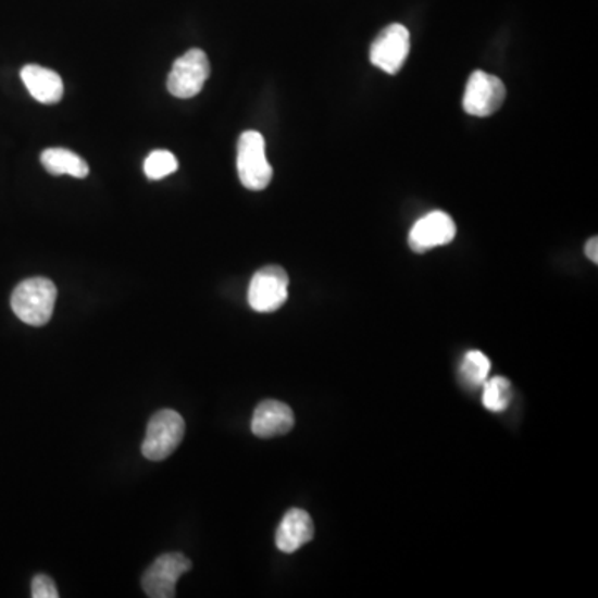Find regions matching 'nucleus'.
I'll return each mask as SVG.
<instances>
[{
  "label": "nucleus",
  "mask_w": 598,
  "mask_h": 598,
  "mask_svg": "<svg viewBox=\"0 0 598 598\" xmlns=\"http://www.w3.org/2000/svg\"><path fill=\"white\" fill-rule=\"evenodd\" d=\"M490 373V359L484 352L469 351L461 363V381L465 386L475 389L484 386Z\"/></svg>",
  "instance_id": "4468645a"
},
{
  "label": "nucleus",
  "mask_w": 598,
  "mask_h": 598,
  "mask_svg": "<svg viewBox=\"0 0 598 598\" xmlns=\"http://www.w3.org/2000/svg\"><path fill=\"white\" fill-rule=\"evenodd\" d=\"M238 166L239 182L248 190H264L272 184L273 169L266 159V145L260 132L248 130L241 134L238 140Z\"/></svg>",
  "instance_id": "7ed1b4c3"
},
{
  "label": "nucleus",
  "mask_w": 598,
  "mask_h": 598,
  "mask_svg": "<svg viewBox=\"0 0 598 598\" xmlns=\"http://www.w3.org/2000/svg\"><path fill=\"white\" fill-rule=\"evenodd\" d=\"M512 401V384L507 377L497 376L484 383V408L493 412H502Z\"/></svg>",
  "instance_id": "2eb2a0df"
},
{
  "label": "nucleus",
  "mask_w": 598,
  "mask_h": 598,
  "mask_svg": "<svg viewBox=\"0 0 598 598\" xmlns=\"http://www.w3.org/2000/svg\"><path fill=\"white\" fill-rule=\"evenodd\" d=\"M210 71L212 67L203 50H188L173 64L166 80L169 92L176 99H191L201 92L204 82L210 77Z\"/></svg>",
  "instance_id": "20e7f679"
},
{
  "label": "nucleus",
  "mask_w": 598,
  "mask_h": 598,
  "mask_svg": "<svg viewBox=\"0 0 598 598\" xmlns=\"http://www.w3.org/2000/svg\"><path fill=\"white\" fill-rule=\"evenodd\" d=\"M145 175L150 179H162L178 170V160L169 150H155L145 160Z\"/></svg>",
  "instance_id": "dca6fc26"
},
{
  "label": "nucleus",
  "mask_w": 598,
  "mask_h": 598,
  "mask_svg": "<svg viewBox=\"0 0 598 598\" xmlns=\"http://www.w3.org/2000/svg\"><path fill=\"white\" fill-rule=\"evenodd\" d=\"M585 254H587L588 260L591 261V263L597 264L598 263V239L597 236H594V238L588 239L587 247H585Z\"/></svg>",
  "instance_id": "a211bd4d"
},
{
  "label": "nucleus",
  "mask_w": 598,
  "mask_h": 598,
  "mask_svg": "<svg viewBox=\"0 0 598 598\" xmlns=\"http://www.w3.org/2000/svg\"><path fill=\"white\" fill-rule=\"evenodd\" d=\"M33 597L34 598H59L60 594L57 590L55 582L46 574H39L33 581Z\"/></svg>",
  "instance_id": "f3484780"
},
{
  "label": "nucleus",
  "mask_w": 598,
  "mask_h": 598,
  "mask_svg": "<svg viewBox=\"0 0 598 598\" xmlns=\"http://www.w3.org/2000/svg\"><path fill=\"white\" fill-rule=\"evenodd\" d=\"M314 537V524L311 515L303 509L286 512L276 531V547L282 552L292 553L311 543Z\"/></svg>",
  "instance_id": "9b49d317"
},
{
  "label": "nucleus",
  "mask_w": 598,
  "mask_h": 598,
  "mask_svg": "<svg viewBox=\"0 0 598 598\" xmlns=\"http://www.w3.org/2000/svg\"><path fill=\"white\" fill-rule=\"evenodd\" d=\"M292 427H295V414L285 402L267 399L254 409L253 419H251V431H253L254 436L261 437V439L285 436Z\"/></svg>",
  "instance_id": "9d476101"
},
{
  "label": "nucleus",
  "mask_w": 598,
  "mask_h": 598,
  "mask_svg": "<svg viewBox=\"0 0 598 598\" xmlns=\"http://www.w3.org/2000/svg\"><path fill=\"white\" fill-rule=\"evenodd\" d=\"M454 220L444 212H433L419 220L409 233V247L415 253H426L433 248L451 244L456 238Z\"/></svg>",
  "instance_id": "1a4fd4ad"
},
{
  "label": "nucleus",
  "mask_w": 598,
  "mask_h": 598,
  "mask_svg": "<svg viewBox=\"0 0 598 598\" xmlns=\"http://www.w3.org/2000/svg\"><path fill=\"white\" fill-rule=\"evenodd\" d=\"M411 49L409 30L401 24L387 25L371 46L370 59L374 67L386 74H398Z\"/></svg>",
  "instance_id": "6e6552de"
},
{
  "label": "nucleus",
  "mask_w": 598,
  "mask_h": 598,
  "mask_svg": "<svg viewBox=\"0 0 598 598\" xmlns=\"http://www.w3.org/2000/svg\"><path fill=\"white\" fill-rule=\"evenodd\" d=\"M191 571V560L184 553L169 552L160 556L148 566L141 577V588L150 598H172L176 595V584L182 575Z\"/></svg>",
  "instance_id": "423d86ee"
},
{
  "label": "nucleus",
  "mask_w": 598,
  "mask_h": 598,
  "mask_svg": "<svg viewBox=\"0 0 598 598\" xmlns=\"http://www.w3.org/2000/svg\"><path fill=\"white\" fill-rule=\"evenodd\" d=\"M288 273L282 266H264L254 273L248 288V303L258 313H275L288 299Z\"/></svg>",
  "instance_id": "39448f33"
},
{
  "label": "nucleus",
  "mask_w": 598,
  "mask_h": 598,
  "mask_svg": "<svg viewBox=\"0 0 598 598\" xmlns=\"http://www.w3.org/2000/svg\"><path fill=\"white\" fill-rule=\"evenodd\" d=\"M506 96V85L499 77L475 71L469 77L462 107L469 115L483 119V116L494 115L502 107Z\"/></svg>",
  "instance_id": "0eeeda50"
},
{
  "label": "nucleus",
  "mask_w": 598,
  "mask_h": 598,
  "mask_svg": "<svg viewBox=\"0 0 598 598\" xmlns=\"http://www.w3.org/2000/svg\"><path fill=\"white\" fill-rule=\"evenodd\" d=\"M57 301V286L49 278H30L12 292L11 307L22 323L43 326L49 323Z\"/></svg>",
  "instance_id": "f257e3e1"
},
{
  "label": "nucleus",
  "mask_w": 598,
  "mask_h": 598,
  "mask_svg": "<svg viewBox=\"0 0 598 598\" xmlns=\"http://www.w3.org/2000/svg\"><path fill=\"white\" fill-rule=\"evenodd\" d=\"M40 160L50 175H71L74 178L88 175L87 162L67 148H47Z\"/></svg>",
  "instance_id": "ddd939ff"
},
{
  "label": "nucleus",
  "mask_w": 598,
  "mask_h": 598,
  "mask_svg": "<svg viewBox=\"0 0 598 598\" xmlns=\"http://www.w3.org/2000/svg\"><path fill=\"white\" fill-rule=\"evenodd\" d=\"M22 82L37 102L52 105L64 96V82L57 72L40 65H25L21 71Z\"/></svg>",
  "instance_id": "f8f14e48"
},
{
  "label": "nucleus",
  "mask_w": 598,
  "mask_h": 598,
  "mask_svg": "<svg viewBox=\"0 0 598 598\" xmlns=\"http://www.w3.org/2000/svg\"><path fill=\"white\" fill-rule=\"evenodd\" d=\"M185 421L179 412L162 409L148 421L141 454L148 461H165L184 440Z\"/></svg>",
  "instance_id": "f03ea898"
}]
</instances>
